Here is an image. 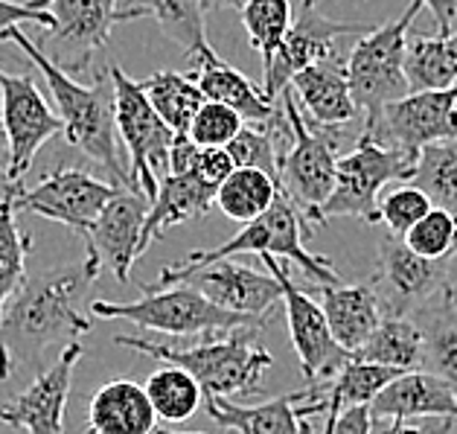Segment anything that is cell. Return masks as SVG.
Masks as SVG:
<instances>
[{
  "mask_svg": "<svg viewBox=\"0 0 457 434\" xmlns=\"http://www.w3.org/2000/svg\"><path fill=\"white\" fill-rule=\"evenodd\" d=\"M452 434H454V431H452Z\"/></svg>",
  "mask_w": 457,
  "mask_h": 434,
  "instance_id": "obj_56",
  "label": "cell"
},
{
  "mask_svg": "<svg viewBox=\"0 0 457 434\" xmlns=\"http://www.w3.org/2000/svg\"><path fill=\"white\" fill-rule=\"evenodd\" d=\"M396 376L399 371H394V367L350 359L336 376H332L329 385H323V417H332L353 405H373V399L382 394Z\"/></svg>",
  "mask_w": 457,
  "mask_h": 434,
  "instance_id": "obj_32",
  "label": "cell"
},
{
  "mask_svg": "<svg viewBox=\"0 0 457 434\" xmlns=\"http://www.w3.org/2000/svg\"><path fill=\"white\" fill-rule=\"evenodd\" d=\"M53 29H44L47 41L38 47L68 73H82L111 38V29L126 24L129 13L120 0H50Z\"/></svg>",
  "mask_w": 457,
  "mask_h": 434,
  "instance_id": "obj_13",
  "label": "cell"
},
{
  "mask_svg": "<svg viewBox=\"0 0 457 434\" xmlns=\"http://www.w3.org/2000/svg\"><path fill=\"white\" fill-rule=\"evenodd\" d=\"M216 207V187H210L198 172L189 175H163L158 187V198L149 207L146 228L140 237V254L161 239L166 230L181 225V221H193L207 216Z\"/></svg>",
  "mask_w": 457,
  "mask_h": 434,
  "instance_id": "obj_23",
  "label": "cell"
},
{
  "mask_svg": "<svg viewBox=\"0 0 457 434\" xmlns=\"http://www.w3.org/2000/svg\"><path fill=\"white\" fill-rule=\"evenodd\" d=\"M280 103L292 143L283 146L277 158V184L288 196V202L303 213L309 228H315L323 225V204L336 190L341 129H320L309 122L292 88L280 94Z\"/></svg>",
  "mask_w": 457,
  "mask_h": 434,
  "instance_id": "obj_5",
  "label": "cell"
},
{
  "mask_svg": "<svg viewBox=\"0 0 457 434\" xmlns=\"http://www.w3.org/2000/svg\"><path fill=\"white\" fill-rule=\"evenodd\" d=\"M21 187H15L12 193L0 198V321H4V313L12 295L27 280L29 237L21 233L18 228V202H15Z\"/></svg>",
  "mask_w": 457,
  "mask_h": 434,
  "instance_id": "obj_35",
  "label": "cell"
},
{
  "mask_svg": "<svg viewBox=\"0 0 457 434\" xmlns=\"http://www.w3.org/2000/svg\"><path fill=\"white\" fill-rule=\"evenodd\" d=\"M6 41H12L29 59V64H36V71L47 79L55 111H59L64 126L62 129L64 140L73 149H79L85 158L103 166L117 181V187H131L129 166L122 163L117 149L120 135H117V111H114V85H111L108 71L96 85H82L73 79V73L62 71L29 36H24V29L12 27L6 32Z\"/></svg>",
  "mask_w": 457,
  "mask_h": 434,
  "instance_id": "obj_2",
  "label": "cell"
},
{
  "mask_svg": "<svg viewBox=\"0 0 457 434\" xmlns=\"http://www.w3.org/2000/svg\"><path fill=\"white\" fill-rule=\"evenodd\" d=\"M233 170H237V163H233L228 149H202V154H198L195 172L202 175L210 187H216V190L233 175Z\"/></svg>",
  "mask_w": 457,
  "mask_h": 434,
  "instance_id": "obj_44",
  "label": "cell"
},
{
  "mask_svg": "<svg viewBox=\"0 0 457 434\" xmlns=\"http://www.w3.org/2000/svg\"><path fill=\"white\" fill-rule=\"evenodd\" d=\"M422 9H426V0H411L403 15L382 27H370L350 50L347 79L355 105L364 111V117L411 94L405 76V47L408 29Z\"/></svg>",
  "mask_w": 457,
  "mask_h": 434,
  "instance_id": "obj_7",
  "label": "cell"
},
{
  "mask_svg": "<svg viewBox=\"0 0 457 434\" xmlns=\"http://www.w3.org/2000/svg\"><path fill=\"white\" fill-rule=\"evenodd\" d=\"M143 388L152 399L154 414L163 422H184L204 403V391L195 382V376L170 362H163V367H158Z\"/></svg>",
  "mask_w": 457,
  "mask_h": 434,
  "instance_id": "obj_34",
  "label": "cell"
},
{
  "mask_svg": "<svg viewBox=\"0 0 457 434\" xmlns=\"http://www.w3.org/2000/svg\"><path fill=\"white\" fill-rule=\"evenodd\" d=\"M420 154L382 146L370 135H359L353 152L338 158L336 190L323 204V221L355 216L367 225H378V198L390 181H411Z\"/></svg>",
  "mask_w": 457,
  "mask_h": 434,
  "instance_id": "obj_8",
  "label": "cell"
},
{
  "mask_svg": "<svg viewBox=\"0 0 457 434\" xmlns=\"http://www.w3.org/2000/svg\"><path fill=\"white\" fill-rule=\"evenodd\" d=\"M403 239L426 260H452L457 254V216L443 207H431Z\"/></svg>",
  "mask_w": 457,
  "mask_h": 434,
  "instance_id": "obj_38",
  "label": "cell"
},
{
  "mask_svg": "<svg viewBox=\"0 0 457 434\" xmlns=\"http://www.w3.org/2000/svg\"><path fill=\"white\" fill-rule=\"evenodd\" d=\"M154 434H202V431H175V429H158V431H154Z\"/></svg>",
  "mask_w": 457,
  "mask_h": 434,
  "instance_id": "obj_51",
  "label": "cell"
},
{
  "mask_svg": "<svg viewBox=\"0 0 457 434\" xmlns=\"http://www.w3.org/2000/svg\"><path fill=\"white\" fill-rule=\"evenodd\" d=\"M320 295L323 315L329 321V330L336 341L347 353H355L367 341V336L385 318L382 300L373 286H315Z\"/></svg>",
  "mask_w": 457,
  "mask_h": 434,
  "instance_id": "obj_25",
  "label": "cell"
},
{
  "mask_svg": "<svg viewBox=\"0 0 457 434\" xmlns=\"http://www.w3.org/2000/svg\"><path fill=\"white\" fill-rule=\"evenodd\" d=\"M207 13H216V9H242L245 0H202Z\"/></svg>",
  "mask_w": 457,
  "mask_h": 434,
  "instance_id": "obj_48",
  "label": "cell"
},
{
  "mask_svg": "<svg viewBox=\"0 0 457 434\" xmlns=\"http://www.w3.org/2000/svg\"><path fill=\"white\" fill-rule=\"evenodd\" d=\"M242 129H245V120L237 114V111L221 105V103H210L207 99V103L202 105V111L195 114L187 135L193 138L202 149H225Z\"/></svg>",
  "mask_w": 457,
  "mask_h": 434,
  "instance_id": "obj_40",
  "label": "cell"
},
{
  "mask_svg": "<svg viewBox=\"0 0 457 434\" xmlns=\"http://www.w3.org/2000/svg\"><path fill=\"white\" fill-rule=\"evenodd\" d=\"M373 417H449L457 420V391L428 371L399 373L382 394L373 399Z\"/></svg>",
  "mask_w": 457,
  "mask_h": 434,
  "instance_id": "obj_21",
  "label": "cell"
},
{
  "mask_svg": "<svg viewBox=\"0 0 457 434\" xmlns=\"http://www.w3.org/2000/svg\"><path fill=\"white\" fill-rule=\"evenodd\" d=\"M82 359V344H68L55 362L36 373L24 394L12 403L0 405V422L27 434H64V414H68V396L73 385V371Z\"/></svg>",
  "mask_w": 457,
  "mask_h": 434,
  "instance_id": "obj_17",
  "label": "cell"
},
{
  "mask_svg": "<svg viewBox=\"0 0 457 434\" xmlns=\"http://www.w3.org/2000/svg\"><path fill=\"white\" fill-rule=\"evenodd\" d=\"M457 88L445 91H411L382 111L364 117V135L382 146L420 154L428 143L457 138Z\"/></svg>",
  "mask_w": 457,
  "mask_h": 434,
  "instance_id": "obj_12",
  "label": "cell"
},
{
  "mask_svg": "<svg viewBox=\"0 0 457 434\" xmlns=\"http://www.w3.org/2000/svg\"><path fill=\"white\" fill-rule=\"evenodd\" d=\"M87 426L94 434H154L158 414L146 388L131 380L105 382L87 403Z\"/></svg>",
  "mask_w": 457,
  "mask_h": 434,
  "instance_id": "obj_24",
  "label": "cell"
},
{
  "mask_svg": "<svg viewBox=\"0 0 457 434\" xmlns=\"http://www.w3.org/2000/svg\"><path fill=\"white\" fill-rule=\"evenodd\" d=\"M426 193L434 207H443L457 216V138L428 143L420 149L417 172L411 178Z\"/></svg>",
  "mask_w": 457,
  "mask_h": 434,
  "instance_id": "obj_36",
  "label": "cell"
},
{
  "mask_svg": "<svg viewBox=\"0 0 457 434\" xmlns=\"http://www.w3.org/2000/svg\"><path fill=\"white\" fill-rule=\"evenodd\" d=\"M85 434H94V429H91V426H87V431H85Z\"/></svg>",
  "mask_w": 457,
  "mask_h": 434,
  "instance_id": "obj_53",
  "label": "cell"
},
{
  "mask_svg": "<svg viewBox=\"0 0 457 434\" xmlns=\"http://www.w3.org/2000/svg\"><path fill=\"white\" fill-rule=\"evenodd\" d=\"M445 286H449V295H452L454 306H457V254L452 257V265H449V280H445Z\"/></svg>",
  "mask_w": 457,
  "mask_h": 434,
  "instance_id": "obj_49",
  "label": "cell"
},
{
  "mask_svg": "<svg viewBox=\"0 0 457 434\" xmlns=\"http://www.w3.org/2000/svg\"><path fill=\"white\" fill-rule=\"evenodd\" d=\"M143 297L135 300H91V313L108 321H129L143 330L161 332L170 338H202L213 332L260 330L262 321L245 318L216 306L204 292L189 283H175L163 288L140 286Z\"/></svg>",
  "mask_w": 457,
  "mask_h": 434,
  "instance_id": "obj_6",
  "label": "cell"
},
{
  "mask_svg": "<svg viewBox=\"0 0 457 434\" xmlns=\"http://www.w3.org/2000/svg\"><path fill=\"white\" fill-rule=\"evenodd\" d=\"M411 318L422 332L420 371L440 376L457 391V306L449 295V286H443L437 295L417 306Z\"/></svg>",
  "mask_w": 457,
  "mask_h": 434,
  "instance_id": "obj_26",
  "label": "cell"
},
{
  "mask_svg": "<svg viewBox=\"0 0 457 434\" xmlns=\"http://www.w3.org/2000/svg\"><path fill=\"white\" fill-rule=\"evenodd\" d=\"M120 9H126L129 18H154L161 32L175 41L189 59L210 50L204 15L207 9L202 0H120Z\"/></svg>",
  "mask_w": 457,
  "mask_h": 434,
  "instance_id": "obj_28",
  "label": "cell"
},
{
  "mask_svg": "<svg viewBox=\"0 0 457 434\" xmlns=\"http://www.w3.org/2000/svg\"><path fill=\"white\" fill-rule=\"evenodd\" d=\"M117 347L137 350L149 359L184 367L202 385L204 396H245L262 385L274 355L256 344V330H233L202 336L193 344H170L143 336H114Z\"/></svg>",
  "mask_w": 457,
  "mask_h": 434,
  "instance_id": "obj_3",
  "label": "cell"
},
{
  "mask_svg": "<svg viewBox=\"0 0 457 434\" xmlns=\"http://www.w3.org/2000/svg\"><path fill=\"white\" fill-rule=\"evenodd\" d=\"M262 263L269 269L277 283L283 288V309H286V324H288V338L297 353L300 371H303L309 385H329L344 364L353 359L336 341L329 330V321L323 315V306L318 304L312 288H300L280 257L274 254H262Z\"/></svg>",
  "mask_w": 457,
  "mask_h": 434,
  "instance_id": "obj_10",
  "label": "cell"
},
{
  "mask_svg": "<svg viewBox=\"0 0 457 434\" xmlns=\"http://www.w3.org/2000/svg\"><path fill=\"white\" fill-rule=\"evenodd\" d=\"M198 154L202 146L189 138V135H175L172 149H170V161H166V175H189L198 170Z\"/></svg>",
  "mask_w": 457,
  "mask_h": 434,
  "instance_id": "obj_45",
  "label": "cell"
},
{
  "mask_svg": "<svg viewBox=\"0 0 457 434\" xmlns=\"http://www.w3.org/2000/svg\"><path fill=\"white\" fill-rule=\"evenodd\" d=\"M108 76L111 85H114L117 135L129 152L131 187L146 196V202L152 204L158 198L161 178L166 175V161H170L175 131L152 108L140 82L131 79L120 64H111Z\"/></svg>",
  "mask_w": 457,
  "mask_h": 434,
  "instance_id": "obj_9",
  "label": "cell"
},
{
  "mask_svg": "<svg viewBox=\"0 0 457 434\" xmlns=\"http://www.w3.org/2000/svg\"><path fill=\"white\" fill-rule=\"evenodd\" d=\"M178 283L195 286L216 306L245 318L262 321V324H269L277 304L283 300V288L269 269L256 271L242 263H233V257L202 265V269L184 274Z\"/></svg>",
  "mask_w": 457,
  "mask_h": 434,
  "instance_id": "obj_18",
  "label": "cell"
},
{
  "mask_svg": "<svg viewBox=\"0 0 457 434\" xmlns=\"http://www.w3.org/2000/svg\"><path fill=\"white\" fill-rule=\"evenodd\" d=\"M149 202L140 190L131 187H120L117 196L103 207V213L96 216L87 237V251H94L99 263L108 265L117 274L120 283L131 280V269L143 257L140 254V237L146 228Z\"/></svg>",
  "mask_w": 457,
  "mask_h": 434,
  "instance_id": "obj_19",
  "label": "cell"
},
{
  "mask_svg": "<svg viewBox=\"0 0 457 434\" xmlns=\"http://www.w3.org/2000/svg\"><path fill=\"white\" fill-rule=\"evenodd\" d=\"M454 422L449 417H426L422 422L403 417H373L370 434H452Z\"/></svg>",
  "mask_w": 457,
  "mask_h": 434,
  "instance_id": "obj_42",
  "label": "cell"
},
{
  "mask_svg": "<svg viewBox=\"0 0 457 434\" xmlns=\"http://www.w3.org/2000/svg\"><path fill=\"white\" fill-rule=\"evenodd\" d=\"M0 126L9 143L6 178L21 184L36 161L38 149L55 135H62V117L38 82L29 73H9L0 68Z\"/></svg>",
  "mask_w": 457,
  "mask_h": 434,
  "instance_id": "obj_11",
  "label": "cell"
},
{
  "mask_svg": "<svg viewBox=\"0 0 457 434\" xmlns=\"http://www.w3.org/2000/svg\"><path fill=\"white\" fill-rule=\"evenodd\" d=\"M6 166H9V143H6V135H4V126H0V198H4L6 193H12L15 187H21V184H15V181H9L6 178Z\"/></svg>",
  "mask_w": 457,
  "mask_h": 434,
  "instance_id": "obj_47",
  "label": "cell"
},
{
  "mask_svg": "<svg viewBox=\"0 0 457 434\" xmlns=\"http://www.w3.org/2000/svg\"><path fill=\"white\" fill-rule=\"evenodd\" d=\"M117 190V184L99 181L85 170L62 166V170L44 175L36 187H21L15 202L18 210H29L36 216L73 228L76 233H87Z\"/></svg>",
  "mask_w": 457,
  "mask_h": 434,
  "instance_id": "obj_16",
  "label": "cell"
},
{
  "mask_svg": "<svg viewBox=\"0 0 457 434\" xmlns=\"http://www.w3.org/2000/svg\"><path fill=\"white\" fill-rule=\"evenodd\" d=\"M370 29L367 24H350V21H332L320 15L312 0H300V15L292 21L280 50L274 53L271 64L262 68V94L271 99L280 96L292 79L300 73L318 64L329 55L338 53V41L347 36H364Z\"/></svg>",
  "mask_w": 457,
  "mask_h": 434,
  "instance_id": "obj_14",
  "label": "cell"
},
{
  "mask_svg": "<svg viewBox=\"0 0 457 434\" xmlns=\"http://www.w3.org/2000/svg\"><path fill=\"white\" fill-rule=\"evenodd\" d=\"M309 394L312 388L274 396L269 403L256 405H237L228 396H207V411L219 426L237 434H300L303 417L297 414V405L309 399Z\"/></svg>",
  "mask_w": 457,
  "mask_h": 434,
  "instance_id": "obj_27",
  "label": "cell"
},
{
  "mask_svg": "<svg viewBox=\"0 0 457 434\" xmlns=\"http://www.w3.org/2000/svg\"><path fill=\"white\" fill-rule=\"evenodd\" d=\"M449 265L452 260L420 257L396 233H382L373 288L382 300L385 315H411L431 295H437L449 280Z\"/></svg>",
  "mask_w": 457,
  "mask_h": 434,
  "instance_id": "obj_15",
  "label": "cell"
},
{
  "mask_svg": "<svg viewBox=\"0 0 457 434\" xmlns=\"http://www.w3.org/2000/svg\"><path fill=\"white\" fill-rule=\"evenodd\" d=\"M277 196H280V184L277 178L256 170V166H237L233 175L216 190V207L233 221H253L269 210Z\"/></svg>",
  "mask_w": 457,
  "mask_h": 434,
  "instance_id": "obj_33",
  "label": "cell"
},
{
  "mask_svg": "<svg viewBox=\"0 0 457 434\" xmlns=\"http://www.w3.org/2000/svg\"><path fill=\"white\" fill-rule=\"evenodd\" d=\"M18 24H36L41 29H53L55 18L50 9L32 6L27 4H15V0H0V44L6 41V32L18 27Z\"/></svg>",
  "mask_w": 457,
  "mask_h": 434,
  "instance_id": "obj_41",
  "label": "cell"
},
{
  "mask_svg": "<svg viewBox=\"0 0 457 434\" xmlns=\"http://www.w3.org/2000/svg\"><path fill=\"white\" fill-rule=\"evenodd\" d=\"M288 88L295 91L303 114L320 129H344L359 114L347 79V59H341L338 53L300 71Z\"/></svg>",
  "mask_w": 457,
  "mask_h": 434,
  "instance_id": "obj_20",
  "label": "cell"
},
{
  "mask_svg": "<svg viewBox=\"0 0 457 434\" xmlns=\"http://www.w3.org/2000/svg\"><path fill=\"white\" fill-rule=\"evenodd\" d=\"M29 4H32V6H41V9H47V4H50V0H29Z\"/></svg>",
  "mask_w": 457,
  "mask_h": 434,
  "instance_id": "obj_52",
  "label": "cell"
},
{
  "mask_svg": "<svg viewBox=\"0 0 457 434\" xmlns=\"http://www.w3.org/2000/svg\"><path fill=\"white\" fill-rule=\"evenodd\" d=\"M353 359L394 367L399 373L422 367V332L411 315H385Z\"/></svg>",
  "mask_w": 457,
  "mask_h": 434,
  "instance_id": "obj_29",
  "label": "cell"
},
{
  "mask_svg": "<svg viewBox=\"0 0 457 434\" xmlns=\"http://www.w3.org/2000/svg\"><path fill=\"white\" fill-rule=\"evenodd\" d=\"M99 269L103 263L87 251L82 260L27 277L0 321V382L15 371L41 373L55 350L62 353L94 330L82 304L91 295Z\"/></svg>",
  "mask_w": 457,
  "mask_h": 434,
  "instance_id": "obj_1",
  "label": "cell"
},
{
  "mask_svg": "<svg viewBox=\"0 0 457 434\" xmlns=\"http://www.w3.org/2000/svg\"><path fill=\"white\" fill-rule=\"evenodd\" d=\"M242 27L248 32L251 47L262 55V68L271 64L274 53L280 50L288 27H292V0H245Z\"/></svg>",
  "mask_w": 457,
  "mask_h": 434,
  "instance_id": "obj_37",
  "label": "cell"
},
{
  "mask_svg": "<svg viewBox=\"0 0 457 434\" xmlns=\"http://www.w3.org/2000/svg\"><path fill=\"white\" fill-rule=\"evenodd\" d=\"M454 88H457V85H454ZM454 108H457V99H454Z\"/></svg>",
  "mask_w": 457,
  "mask_h": 434,
  "instance_id": "obj_54",
  "label": "cell"
},
{
  "mask_svg": "<svg viewBox=\"0 0 457 434\" xmlns=\"http://www.w3.org/2000/svg\"><path fill=\"white\" fill-rule=\"evenodd\" d=\"M431 207L434 202L417 184H411V181L399 184L396 190H390L378 198V225H385L390 233H396V237H405Z\"/></svg>",
  "mask_w": 457,
  "mask_h": 434,
  "instance_id": "obj_39",
  "label": "cell"
},
{
  "mask_svg": "<svg viewBox=\"0 0 457 434\" xmlns=\"http://www.w3.org/2000/svg\"><path fill=\"white\" fill-rule=\"evenodd\" d=\"M300 434H315V426H312L309 417H303V422H300Z\"/></svg>",
  "mask_w": 457,
  "mask_h": 434,
  "instance_id": "obj_50",
  "label": "cell"
},
{
  "mask_svg": "<svg viewBox=\"0 0 457 434\" xmlns=\"http://www.w3.org/2000/svg\"><path fill=\"white\" fill-rule=\"evenodd\" d=\"M193 62L198 64L193 79L198 82V88H202V94L210 103H221L233 108L245 122H271L277 117V99L271 103L262 94V88H256L242 71L228 64L213 47L195 55Z\"/></svg>",
  "mask_w": 457,
  "mask_h": 434,
  "instance_id": "obj_22",
  "label": "cell"
},
{
  "mask_svg": "<svg viewBox=\"0 0 457 434\" xmlns=\"http://www.w3.org/2000/svg\"><path fill=\"white\" fill-rule=\"evenodd\" d=\"M140 88L152 103V108L158 111L161 120L175 131V135H187L195 114L207 103V96L202 94V88H198L193 76H184L175 71L152 73L149 79L140 82Z\"/></svg>",
  "mask_w": 457,
  "mask_h": 434,
  "instance_id": "obj_31",
  "label": "cell"
},
{
  "mask_svg": "<svg viewBox=\"0 0 457 434\" xmlns=\"http://www.w3.org/2000/svg\"><path fill=\"white\" fill-rule=\"evenodd\" d=\"M405 76L411 91H445L457 85V29L437 36H408Z\"/></svg>",
  "mask_w": 457,
  "mask_h": 434,
  "instance_id": "obj_30",
  "label": "cell"
},
{
  "mask_svg": "<svg viewBox=\"0 0 457 434\" xmlns=\"http://www.w3.org/2000/svg\"><path fill=\"white\" fill-rule=\"evenodd\" d=\"M434 21H437V32H454L457 29V0H426Z\"/></svg>",
  "mask_w": 457,
  "mask_h": 434,
  "instance_id": "obj_46",
  "label": "cell"
},
{
  "mask_svg": "<svg viewBox=\"0 0 457 434\" xmlns=\"http://www.w3.org/2000/svg\"><path fill=\"white\" fill-rule=\"evenodd\" d=\"M312 4H315V0H312Z\"/></svg>",
  "mask_w": 457,
  "mask_h": 434,
  "instance_id": "obj_55",
  "label": "cell"
},
{
  "mask_svg": "<svg viewBox=\"0 0 457 434\" xmlns=\"http://www.w3.org/2000/svg\"><path fill=\"white\" fill-rule=\"evenodd\" d=\"M373 431V408L370 405H353L338 414L327 417L323 434H370Z\"/></svg>",
  "mask_w": 457,
  "mask_h": 434,
  "instance_id": "obj_43",
  "label": "cell"
},
{
  "mask_svg": "<svg viewBox=\"0 0 457 434\" xmlns=\"http://www.w3.org/2000/svg\"><path fill=\"white\" fill-rule=\"evenodd\" d=\"M309 221L303 219V213L288 202V196L280 190L277 202L265 210L262 216H256L253 221H245V225L233 233L228 242H221L219 248L210 251H189L181 263L163 269L161 277L154 283H149V288H163V286H175L184 274L202 269V265H210L216 260H230L237 254H274L280 260H292L295 265L303 269V274H309L318 286H336L341 283V274L332 269L327 260L315 257V254L306 251L303 245V228Z\"/></svg>",
  "mask_w": 457,
  "mask_h": 434,
  "instance_id": "obj_4",
  "label": "cell"
}]
</instances>
